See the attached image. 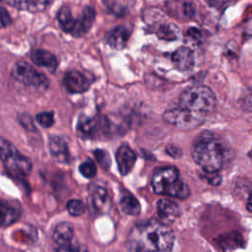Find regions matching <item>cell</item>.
<instances>
[{"mask_svg": "<svg viewBox=\"0 0 252 252\" xmlns=\"http://www.w3.org/2000/svg\"><path fill=\"white\" fill-rule=\"evenodd\" d=\"M174 234L169 226L160 220H149L135 224L130 230L126 245L130 251H170Z\"/></svg>", "mask_w": 252, "mask_h": 252, "instance_id": "6da1fadb", "label": "cell"}, {"mask_svg": "<svg viewBox=\"0 0 252 252\" xmlns=\"http://www.w3.org/2000/svg\"><path fill=\"white\" fill-rule=\"evenodd\" d=\"M191 155L205 172L219 171L223 163L224 151L220 139L212 132H203L193 142Z\"/></svg>", "mask_w": 252, "mask_h": 252, "instance_id": "7a4b0ae2", "label": "cell"}, {"mask_svg": "<svg viewBox=\"0 0 252 252\" xmlns=\"http://www.w3.org/2000/svg\"><path fill=\"white\" fill-rule=\"evenodd\" d=\"M152 186L157 194L185 199L189 196L188 185L180 178L179 171L174 166L158 168L152 178Z\"/></svg>", "mask_w": 252, "mask_h": 252, "instance_id": "3957f363", "label": "cell"}, {"mask_svg": "<svg viewBox=\"0 0 252 252\" xmlns=\"http://www.w3.org/2000/svg\"><path fill=\"white\" fill-rule=\"evenodd\" d=\"M216 104L214 92L206 86L190 87L184 90L179 97V106L204 114L213 111Z\"/></svg>", "mask_w": 252, "mask_h": 252, "instance_id": "277c9868", "label": "cell"}, {"mask_svg": "<svg viewBox=\"0 0 252 252\" xmlns=\"http://www.w3.org/2000/svg\"><path fill=\"white\" fill-rule=\"evenodd\" d=\"M0 159L6 170L15 177L27 176L32 168L30 158L22 155L13 144L3 137H0Z\"/></svg>", "mask_w": 252, "mask_h": 252, "instance_id": "5b68a950", "label": "cell"}, {"mask_svg": "<svg viewBox=\"0 0 252 252\" xmlns=\"http://www.w3.org/2000/svg\"><path fill=\"white\" fill-rule=\"evenodd\" d=\"M11 75L16 81L38 90H46L49 86L47 77L26 61L16 62L11 69Z\"/></svg>", "mask_w": 252, "mask_h": 252, "instance_id": "8992f818", "label": "cell"}, {"mask_svg": "<svg viewBox=\"0 0 252 252\" xmlns=\"http://www.w3.org/2000/svg\"><path fill=\"white\" fill-rule=\"evenodd\" d=\"M163 119L181 130H193L201 125L205 120V114L184 107H177L166 110L163 113Z\"/></svg>", "mask_w": 252, "mask_h": 252, "instance_id": "52a82bcc", "label": "cell"}, {"mask_svg": "<svg viewBox=\"0 0 252 252\" xmlns=\"http://www.w3.org/2000/svg\"><path fill=\"white\" fill-rule=\"evenodd\" d=\"M109 128V121L103 117H80L77 125L78 135L82 138H95Z\"/></svg>", "mask_w": 252, "mask_h": 252, "instance_id": "ba28073f", "label": "cell"}, {"mask_svg": "<svg viewBox=\"0 0 252 252\" xmlns=\"http://www.w3.org/2000/svg\"><path fill=\"white\" fill-rule=\"evenodd\" d=\"M74 236L73 226L66 221L58 223L52 233L54 242L58 245L56 250L59 251H75L79 250L78 247L72 246V239Z\"/></svg>", "mask_w": 252, "mask_h": 252, "instance_id": "9c48e42d", "label": "cell"}, {"mask_svg": "<svg viewBox=\"0 0 252 252\" xmlns=\"http://www.w3.org/2000/svg\"><path fill=\"white\" fill-rule=\"evenodd\" d=\"M22 214L21 204L14 200L0 199V226H9L16 222Z\"/></svg>", "mask_w": 252, "mask_h": 252, "instance_id": "30bf717a", "label": "cell"}, {"mask_svg": "<svg viewBox=\"0 0 252 252\" xmlns=\"http://www.w3.org/2000/svg\"><path fill=\"white\" fill-rule=\"evenodd\" d=\"M63 85L70 94H82L90 88V81L79 71H69L64 75Z\"/></svg>", "mask_w": 252, "mask_h": 252, "instance_id": "8fae6325", "label": "cell"}, {"mask_svg": "<svg viewBox=\"0 0 252 252\" xmlns=\"http://www.w3.org/2000/svg\"><path fill=\"white\" fill-rule=\"evenodd\" d=\"M158 216L161 222L169 225L180 216V208L177 203L169 199H159L157 203Z\"/></svg>", "mask_w": 252, "mask_h": 252, "instance_id": "7c38bea8", "label": "cell"}, {"mask_svg": "<svg viewBox=\"0 0 252 252\" xmlns=\"http://www.w3.org/2000/svg\"><path fill=\"white\" fill-rule=\"evenodd\" d=\"M115 158H116L118 169L121 175L128 174L132 170L134 163L136 161L135 153L131 150L130 147L126 145H122L118 148Z\"/></svg>", "mask_w": 252, "mask_h": 252, "instance_id": "4fadbf2b", "label": "cell"}, {"mask_svg": "<svg viewBox=\"0 0 252 252\" xmlns=\"http://www.w3.org/2000/svg\"><path fill=\"white\" fill-rule=\"evenodd\" d=\"M171 60L179 71H188L194 65V53L190 48L182 46L172 53Z\"/></svg>", "mask_w": 252, "mask_h": 252, "instance_id": "5bb4252c", "label": "cell"}, {"mask_svg": "<svg viewBox=\"0 0 252 252\" xmlns=\"http://www.w3.org/2000/svg\"><path fill=\"white\" fill-rule=\"evenodd\" d=\"M94 18H95V11L94 10V8L90 6L85 7L82 12L81 18L76 20L74 30L72 31L71 33L76 37L84 35L92 28L94 22Z\"/></svg>", "mask_w": 252, "mask_h": 252, "instance_id": "9a60e30c", "label": "cell"}, {"mask_svg": "<svg viewBox=\"0 0 252 252\" xmlns=\"http://www.w3.org/2000/svg\"><path fill=\"white\" fill-rule=\"evenodd\" d=\"M31 59L35 65L43 67L50 72H54L58 65L55 55L44 49L32 50L31 53Z\"/></svg>", "mask_w": 252, "mask_h": 252, "instance_id": "2e32d148", "label": "cell"}, {"mask_svg": "<svg viewBox=\"0 0 252 252\" xmlns=\"http://www.w3.org/2000/svg\"><path fill=\"white\" fill-rule=\"evenodd\" d=\"M49 151L52 157L59 162L67 163L70 159V154L67 143L58 136H53L49 139Z\"/></svg>", "mask_w": 252, "mask_h": 252, "instance_id": "e0dca14e", "label": "cell"}, {"mask_svg": "<svg viewBox=\"0 0 252 252\" xmlns=\"http://www.w3.org/2000/svg\"><path fill=\"white\" fill-rule=\"evenodd\" d=\"M8 3L19 10L32 13L44 11L53 0H7Z\"/></svg>", "mask_w": 252, "mask_h": 252, "instance_id": "ac0fdd59", "label": "cell"}, {"mask_svg": "<svg viewBox=\"0 0 252 252\" xmlns=\"http://www.w3.org/2000/svg\"><path fill=\"white\" fill-rule=\"evenodd\" d=\"M129 38V31L124 26L112 29L107 34V43L114 49H123Z\"/></svg>", "mask_w": 252, "mask_h": 252, "instance_id": "d6986e66", "label": "cell"}, {"mask_svg": "<svg viewBox=\"0 0 252 252\" xmlns=\"http://www.w3.org/2000/svg\"><path fill=\"white\" fill-rule=\"evenodd\" d=\"M120 207L124 214L130 216L139 215L141 212V206L139 201L132 195H124L120 200Z\"/></svg>", "mask_w": 252, "mask_h": 252, "instance_id": "ffe728a7", "label": "cell"}, {"mask_svg": "<svg viewBox=\"0 0 252 252\" xmlns=\"http://www.w3.org/2000/svg\"><path fill=\"white\" fill-rule=\"evenodd\" d=\"M57 20L61 29L65 32H72L75 27L76 20L72 17L71 11L68 7H62L57 14Z\"/></svg>", "mask_w": 252, "mask_h": 252, "instance_id": "44dd1931", "label": "cell"}, {"mask_svg": "<svg viewBox=\"0 0 252 252\" xmlns=\"http://www.w3.org/2000/svg\"><path fill=\"white\" fill-rule=\"evenodd\" d=\"M93 204L94 207L99 211L104 212L109 208V198L106 190L102 187H97L93 193Z\"/></svg>", "mask_w": 252, "mask_h": 252, "instance_id": "7402d4cb", "label": "cell"}, {"mask_svg": "<svg viewBox=\"0 0 252 252\" xmlns=\"http://www.w3.org/2000/svg\"><path fill=\"white\" fill-rule=\"evenodd\" d=\"M157 34L159 38L164 40H175L177 38V33L175 32V27L170 25H162L158 28Z\"/></svg>", "mask_w": 252, "mask_h": 252, "instance_id": "603a6c76", "label": "cell"}, {"mask_svg": "<svg viewBox=\"0 0 252 252\" xmlns=\"http://www.w3.org/2000/svg\"><path fill=\"white\" fill-rule=\"evenodd\" d=\"M80 173L86 178H93L96 174V165L92 159H87L79 166Z\"/></svg>", "mask_w": 252, "mask_h": 252, "instance_id": "cb8c5ba5", "label": "cell"}, {"mask_svg": "<svg viewBox=\"0 0 252 252\" xmlns=\"http://www.w3.org/2000/svg\"><path fill=\"white\" fill-rule=\"evenodd\" d=\"M67 210L71 216L79 217L85 213V205L80 200L72 199L67 203Z\"/></svg>", "mask_w": 252, "mask_h": 252, "instance_id": "d4e9b609", "label": "cell"}, {"mask_svg": "<svg viewBox=\"0 0 252 252\" xmlns=\"http://www.w3.org/2000/svg\"><path fill=\"white\" fill-rule=\"evenodd\" d=\"M36 122L43 128H49L54 124V116L51 111H44L35 115Z\"/></svg>", "mask_w": 252, "mask_h": 252, "instance_id": "484cf974", "label": "cell"}, {"mask_svg": "<svg viewBox=\"0 0 252 252\" xmlns=\"http://www.w3.org/2000/svg\"><path fill=\"white\" fill-rule=\"evenodd\" d=\"M94 156L96 161L99 163V165L101 167H103L104 169H108L109 168L111 161H110L109 155H108V153L106 151L97 149V150L94 151Z\"/></svg>", "mask_w": 252, "mask_h": 252, "instance_id": "4316f807", "label": "cell"}, {"mask_svg": "<svg viewBox=\"0 0 252 252\" xmlns=\"http://www.w3.org/2000/svg\"><path fill=\"white\" fill-rule=\"evenodd\" d=\"M19 122L28 131H32V132L36 131L35 125L33 123V120H32V118L29 114L23 113V114L19 115Z\"/></svg>", "mask_w": 252, "mask_h": 252, "instance_id": "83f0119b", "label": "cell"}, {"mask_svg": "<svg viewBox=\"0 0 252 252\" xmlns=\"http://www.w3.org/2000/svg\"><path fill=\"white\" fill-rule=\"evenodd\" d=\"M204 178L210 184H212V185H219L221 182V175L219 174V171H216V172H205Z\"/></svg>", "mask_w": 252, "mask_h": 252, "instance_id": "f1b7e54d", "label": "cell"}, {"mask_svg": "<svg viewBox=\"0 0 252 252\" xmlns=\"http://www.w3.org/2000/svg\"><path fill=\"white\" fill-rule=\"evenodd\" d=\"M12 23V19L6 9L0 7V29L9 26Z\"/></svg>", "mask_w": 252, "mask_h": 252, "instance_id": "f546056e", "label": "cell"}, {"mask_svg": "<svg viewBox=\"0 0 252 252\" xmlns=\"http://www.w3.org/2000/svg\"><path fill=\"white\" fill-rule=\"evenodd\" d=\"M165 152H166L170 157H172V158H180V157L182 156V151H181L179 148H177V147H175V146H172V145L166 147Z\"/></svg>", "mask_w": 252, "mask_h": 252, "instance_id": "4dcf8cb0", "label": "cell"}, {"mask_svg": "<svg viewBox=\"0 0 252 252\" xmlns=\"http://www.w3.org/2000/svg\"><path fill=\"white\" fill-rule=\"evenodd\" d=\"M187 35L190 36L191 38H193L194 40H199L201 37V32L196 28H190L187 32Z\"/></svg>", "mask_w": 252, "mask_h": 252, "instance_id": "1f68e13d", "label": "cell"}, {"mask_svg": "<svg viewBox=\"0 0 252 252\" xmlns=\"http://www.w3.org/2000/svg\"><path fill=\"white\" fill-rule=\"evenodd\" d=\"M220 0H207V2L211 5V6H214V5H217L218 3H220Z\"/></svg>", "mask_w": 252, "mask_h": 252, "instance_id": "d6a6232c", "label": "cell"}, {"mask_svg": "<svg viewBox=\"0 0 252 252\" xmlns=\"http://www.w3.org/2000/svg\"><path fill=\"white\" fill-rule=\"evenodd\" d=\"M250 200H251V195L249 194V196H248V201H247V209H248L249 212H251V202H250Z\"/></svg>", "mask_w": 252, "mask_h": 252, "instance_id": "836d02e7", "label": "cell"}, {"mask_svg": "<svg viewBox=\"0 0 252 252\" xmlns=\"http://www.w3.org/2000/svg\"><path fill=\"white\" fill-rule=\"evenodd\" d=\"M1 1H2V0H0V2H1Z\"/></svg>", "mask_w": 252, "mask_h": 252, "instance_id": "e575fe53", "label": "cell"}]
</instances>
